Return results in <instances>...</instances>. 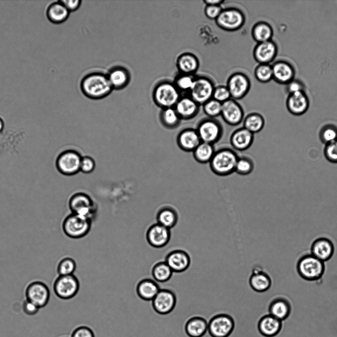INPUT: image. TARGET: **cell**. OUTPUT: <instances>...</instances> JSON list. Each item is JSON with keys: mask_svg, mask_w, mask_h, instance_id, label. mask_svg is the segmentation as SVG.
<instances>
[{"mask_svg": "<svg viewBox=\"0 0 337 337\" xmlns=\"http://www.w3.org/2000/svg\"><path fill=\"white\" fill-rule=\"evenodd\" d=\"M60 1L69 12L76 10L81 3V1L79 0H60Z\"/></svg>", "mask_w": 337, "mask_h": 337, "instance_id": "db71d44e", "label": "cell"}, {"mask_svg": "<svg viewBox=\"0 0 337 337\" xmlns=\"http://www.w3.org/2000/svg\"><path fill=\"white\" fill-rule=\"evenodd\" d=\"M215 86L213 81L205 76H195L190 97L200 106L212 98Z\"/></svg>", "mask_w": 337, "mask_h": 337, "instance_id": "8fae6325", "label": "cell"}, {"mask_svg": "<svg viewBox=\"0 0 337 337\" xmlns=\"http://www.w3.org/2000/svg\"><path fill=\"white\" fill-rule=\"evenodd\" d=\"M215 152L213 145L201 142L193 153L197 162L204 164L210 163Z\"/></svg>", "mask_w": 337, "mask_h": 337, "instance_id": "d590c367", "label": "cell"}, {"mask_svg": "<svg viewBox=\"0 0 337 337\" xmlns=\"http://www.w3.org/2000/svg\"><path fill=\"white\" fill-rule=\"evenodd\" d=\"M107 76L112 88L116 89L125 87L129 79L128 72L122 68H116L113 69Z\"/></svg>", "mask_w": 337, "mask_h": 337, "instance_id": "e575fe53", "label": "cell"}, {"mask_svg": "<svg viewBox=\"0 0 337 337\" xmlns=\"http://www.w3.org/2000/svg\"><path fill=\"white\" fill-rule=\"evenodd\" d=\"M162 124L168 129H174L180 123L181 118L174 108L164 109L160 113Z\"/></svg>", "mask_w": 337, "mask_h": 337, "instance_id": "f35d334b", "label": "cell"}, {"mask_svg": "<svg viewBox=\"0 0 337 337\" xmlns=\"http://www.w3.org/2000/svg\"><path fill=\"white\" fill-rule=\"evenodd\" d=\"M151 301L152 307L156 313L167 315L174 309L176 303V297L171 290L161 289Z\"/></svg>", "mask_w": 337, "mask_h": 337, "instance_id": "9a60e30c", "label": "cell"}, {"mask_svg": "<svg viewBox=\"0 0 337 337\" xmlns=\"http://www.w3.org/2000/svg\"><path fill=\"white\" fill-rule=\"evenodd\" d=\"M286 85V91L288 94L296 92L305 91V86L299 79H294Z\"/></svg>", "mask_w": 337, "mask_h": 337, "instance_id": "f907efd6", "label": "cell"}, {"mask_svg": "<svg viewBox=\"0 0 337 337\" xmlns=\"http://www.w3.org/2000/svg\"><path fill=\"white\" fill-rule=\"evenodd\" d=\"M4 122L3 120L0 117V133L3 130Z\"/></svg>", "mask_w": 337, "mask_h": 337, "instance_id": "9f6ffc18", "label": "cell"}, {"mask_svg": "<svg viewBox=\"0 0 337 337\" xmlns=\"http://www.w3.org/2000/svg\"><path fill=\"white\" fill-rule=\"evenodd\" d=\"M72 213L85 218L92 222L97 217L98 207L87 194L78 192L73 194L68 203Z\"/></svg>", "mask_w": 337, "mask_h": 337, "instance_id": "277c9868", "label": "cell"}, {"mask_svg": "<svg viewBox=\"0 0 337 337\" xmlns=\"http://www.w3.org/2000/svg\"><path fill=\"white\" fill-rule=\"evenodd\" d=\"M292 307L285 298L277 297L273 299L268 307L269 314L282 321L290 315Z\"/></svg>", "mask_w": 337, "mask_h": 337, "instance_id": "f1b7e54d", "label": "cell"}, {"mask_svg": "<svg viewBox=\"0 0 337 337\" xmlns=\"http://www.w3.org/2000/svg\"><path fill=\"white\" fill-rule=\"evenodd\" d=\"M80 289V282L74 274L58 275L55 280L53 289L56 296L62 300H69L74 297Z\"/></svg>", "mask_w": 337, "mask_h": 337, "instance_id": "9c48e42d", "label": "cell"}, {"mask_svg": "<svg viewBox=\"0 0 337 337\" xmlns=\"http://www.w3.org/2000/svg\"><path fill=\"white\" fill-rule=\"evenodd\" d=\"M252 36L257 43L271 40L273 36V29L268 23L259 21L253 27Z\"/></svg>", "mask_w": 337, "mask_h": 337, "instance_id": "d6a6232c", "label": "cell"}, {"mask_svg": "<svg viewBox=\"0 0 337 337\" xmlns=\"http://www.w3.org/2000/svg\"><path fill=\"white\" fill-rule=\"evenodd\" d=\"M253 168V162L250 158L239 157L236 163L235 172L241 175H247L252 172Z\"/></svg>", "mask_w": 337, "mask_h": 337, "instance_id": "f6af8a7d", "label": "cell"}, {"mask_svg": "<svg viewBox=\"0 0 337 337\" xmlns=\"http://www.w3.org/2000/svg\"><path fill=\"white\" fill-rule=\"evenodd\" d=\"M171 237L170 229L156 223L151 225L146 232V239L153 247H164L169 242Z\"/></svg>", "mask_w": 337, "mask_h": 337, "instance_id": "2e32d148", "label": "cell"}, {"mask_svg": "<svg viewBox=\"0 0 337 337\" xmlns=\"http://www.w3.org/2000/svg\"><path fill=\"white\" fill-rule=\"evenodd\" d=\"M297 271L303 279L313 281L320 279L323 275L325 266L324 262L312 254H305L298 260L296 265Z\"/></svg>", "mask_w": 337, "mask_h": 337, "instance_id": "3957f363", "label": "cell"}, {"mask_svg": "<svg viewBox=\"0 0 337 337\" xmlns=\"http://www.w3.org/2000/svg\"><path fill=\"white\" fill-rule=\"evenodd\" d=\"M324 155L330 162L337 163V139L325 145Z\"/></svg>", "mask_w": 337, "mask_h": 337, "instance_id": "bcb514c9", "label": "cell"}, {"mask_svg": "<svg viewBox=\"0 0 337 337\" xmlns=\"http://www.w3.org/2000/svg\"><path fill=\"white\" fill-rule=\"evenodd\" d=\"M221 5H206L204 13L206 16L211 20H215L222 10Z\"/></svg>", "mask_w": 337, "mask_h": 337, "instance_id": "816d5d0a", "label": "cell"}, {"mask_svg": "<svg viewBox=\"0 0 337 337\" xmlns=\"http://www.w3.org/2000/svg\"><path fill=\"white\" fill-rule=\"evenodd\" d=\"M160 289L157 282L150 278L141 280L136 287L138 297L145 301H152Z\"/></svg>", "mask_w": 337, "mask_h": 337, "instance_id": "4dcf8cb0", "label": "cell"}, {"mask_svg": "<svg viewBox=\"0 0 337 337\" xmlns=\"http://www.w3.org/2000/svg\"><path fill=\"white\" fill-rule=\"evenodd\" d=\"M203 106L205 113L210 118H214L221 114L222 103L213 98Z\"/></svg>", "mask_w": 337, "mask_h": 337, "instance_id": "ee69618b", "label": "cell"}, {"mask_svg": "<svg viewBox=\"0 0 337 337\" xmlns=\"http://www.w3.org/2000/svg\"><path fill=\"white\" fill-rule=\"evenodd\" d=\"M196 129L202 142L212 145L220 139L223 131L220 123L210 117L201 120Z\"/></svg>", "mask_w": 337, "mask_h": 337, "instance_id": "7c38bea8", "label": "cell"}, {"mask_svg": "<svg viewBox=\"0 0 337 337\" xmlns=\"http://www.w3.org/2000/svg\"><path fill=\"white\" fill-rule=\"evenodd\" d=\"M203 2L206 5H221L224 2L223 0H204Z\"/></svg>", "mask_w": 337, "mask_h": 337, "instance_id": "11a10c76", "label": "cell"}, {"mask_svg": "<svg viewBox=\"0 0 337 337\" xmlns=\"http://www.w3.org/2000/svg\"><path fill=\"white\" fill-rule=\"evenodd\" d=\"M264 123V117L261 114L252 112L248 114L244 118L243 127L254 134L263 129Z\"/></svg>", "mask_w": 337, "mask_h": 337, "instance_id": "74e56055", "label": "cell"}, {"mask_svg": "<svg viewBox=\"0 0 337 337\" xmlns=\"http://www.w3.org/2000/svg\"><path fill=\"white\" fill-rule=\"evenodd\" d=\"M238 156L233 150L224 148L215 152L210 162L212 171L219 176L229 175L235 172Z\"/></svg>", "mask_w": 337, "mask_h": 337, "instance_id": "7a4b0ae2", "label": "cell"}, {"mask_svg": "<svg viewBox=\"0 0 337 337\" xmlns=\"http://www.w3.org/2000/svg\"><path fill=\"white\" fill-rule=\"evenodd\" d=\"M25 294L26 299L40 308L45 306L49 301L50 291L47 286L40 281H34L27 286Z\"/></svg>", "mask_w": 337, "mask_h": 337, "instance_id": "5bb4252c", "label": "cell"}, {"mask_svg": "<svg viewBox=\"0 0 337 337\" xmlns=\"http://www.w3.org/2000/svg\"><path fill=\"white\" fill-rule=\"evenodd\" d=\"M178 220L177 212L170 207L162 208L156 215L157 223L170 229L176 225Z\"/></svg>", "mask_w": 337, "mask_h": 337, "instance_id": "836d02e7", "label": "cell"}, {"mask_svg": "<svg viewBox=\"0 0 337 337\" xmlns=\"http://www.w3.org/2000/svg\"><path fill=\"white\" fill-rule=\"evenodd\" d=\"M92 222L85 218L71 213L63 220L62 227L64 234L73 239L85 236L90 231Z\"/></svg>", "mask_w": 337, "mask_h": 337, "instance_id": "5b68a950", "label": "cell"}, {"mask_svg": "<svg viewBox=\"0 0 337 337\" xmlns=\"http://www.w3.org/2000/svg\"><path fill=\"white\" fill-rule=\"evenodd\" d=\"M335 248L333 242L326 237H319L315 240L311 246V254L324 262L333 256Z\"/></svg>", "mask_w": 337, "mask_h": 337, "instance_id": "7402d4cb", "label": "cell"}, {"mask_svg": "<svg viewBox=\"0 0 337 337\" xmlns=\"http://www.w3.org/2000/svg\"><path fill=\"white\" fill-rule=\"evenodd\" d=\"M176 141L180 149L187 152H193L201 142L196 129L191 128L181 130Z\"/></svg>", "mask_w": 337, "mask_h": 337, "instance_id": "cb8c5ba5", "label": "cell"}, {"mask_svg": "<svg viewBox=\"0 0 337 337\" xmlns=\"http://www.w3.org/2000/svg\"><path fill=\"white\" fill-rule=\"evenodd\" d=\"M22 308L24 313L28 315H34L37 314L40 309L34 303L26 299L23 301Z\"/></svg>", "mask_w": 337, "mask_h": 337, "instance_id": "f5cc1de1", "label": "cell"}, {"mask_svg": "<svg viewBox=\"0 0 337 337\" xmlns=\"http://www.w3.org/2000/svg\"><path fill=\"white\" fill-rule=\"evenodd\" d=\"M200 105L190 96L181 97L174 107L181 119L195 117L199 111Z\"/></svg>", "mask_w": 337, "mask_h": 337, "instance_id": "484cf974", "label": "cell"}, {"mask_svg": "<svg viewBox=\"0 0 337 337\" xmlns=\"http://www.w3.org/2000/svg\"><path fill=\"white\" fill-rule=\"evenodd\" d=\"M249 281L251 288L258 293L266 292L270 288L272 284L269 275L259 265L253 268Z\"/></svg>", "mask_w": 337, "mask_h": 337, "instance_id": "603a6c76", "label": "cell"}, {"mask_svg": "<svg viewBox=\"0 0 337 337\" xmlns=\"http://www.w3.org/2000/svg\"><path fill=\"white\" fill-rule=\"evenodd\" d=\"M71 337H95V335L90 327L86 325H81L73 331Z\"/></svg>", "mask_w": 337, "mask_h": 337, "instance_id": "c3c4849f", "label": "cell"}, {"mask_svg": "<svg viewBox=\"0 0 337 337\" xmlns=\"http://www.w3.org/2000/svg\"><path fill=\"white\" fill-rule=\"evenodd\" d=\"M151 272L154 280L161 283L168 281L173 273V271L165 261L156 262L153 266Z\"/></svg>", "mask_w": 337, "mask_h": 337, "instance_id": "8d00e7d4", "label": "cell"}, {"mask_svg": "<svg viewBox=\"0 0 337 337\" xmlns=\"http://www.w3.org/2000/svg\"><path fill=\"white\" fill-rule=\"evenodd\" d=\"M226 86L232 99L235 100H241L249 92L251 81L245 74L238 72L229 76Z\"/></svg>", "mask_w": 337, "mask_h": 337, "instance_id": "4fadbf2b", "label": "cell"}, {"mask_svg": "<svg viewBox=\"0 0 337 337\" xmlns=\"http://www.w3.org/2000/svg\"><path fill=\"white\" fill-rule=\"evenodd\" d=\"M70 12L60 0L51 3L47 7L46 16L48 20L53 24H60L65 21Z\"/></svg>", "mask_w": 337, "mask_h": 337, "instance_id": "1f68e13d", "label": "cell"}, {"mask_svg": "<svg viewBox=\"0 0 337 337\" xmlns=\"http://www.w3.org/2000/svg\"><path fill=\"white\" fill-rule=\"evenodd\" d=\"M165 262L173 272L180 273L185 271L189 267L191 259L185 251L175 249L167 255Z\"/></svg>", "mask_w": 337, "mask_h": 337, "instance_id": "ffe728a7", "label": "cell"}, {"mask_svg": "<svg viewBox=\"0 0 337 337\" xmlns=\"http://www.w3.org/2000/svg\"><path fill=\"white\" fill-rule=\"evenodd\" d=\"M282 327V321L269 314L261 317L257 323L259 332L265 337L276 336L281 331Z\"/></svg>", "mask_w": 337, "mask_h": 337, "instance_id": "d4e9b609", "label": "cell"}, {"mask_svg": "<svg viewBox=\"0 0 337 337\" xmlns=\"http://www.w3.org/2000/svg\"><path fill=\"white\" fill-rule=\"evenodd\" d=\"M81 88L84 94L92 99H100L109 94L113 89L107 75L93 73L82 81Z\"/></svg>", "mask_w": 337, "mask_h": 337, "instance_id": "6da1fadb", "label": "cell"}, {"mask_svg": "<svg viewBox=\"0 0 337 337\" xmlns=\"http://www.w3.org/2000/svg\"><path fill=\"white\" fill-rule=\"evenodd\" d=\"M320 141L325 145L337 139V126L333 124L324 125L319 132Z\"/></svg>", "mask_w": 337, "mask_h": 337, "instance_id": "b9f144b4", "label": "cell"}, {"mask_svg": "<svg viewBox=\"0 0 337 337\" xmlns=\"http://www.w3.org/2000/svg\"><path fill=\"white\" fill-rule=\"evenodd\" d=\"M255 78L261 83H267L273 79L272 65L266 64H258L254 71Z\"/></svg>", "mask_w": 337, "mask_h": 337, "instance_id": "ab89813d", "label": "cell"}, {"mask_svg": "<svg viewBox=\"0 0 337 337\" xmlns=\"http://www.w3.org/2000/svg\"><path fill=\"white\" fill-rule=\"evenodd\" d=\"M208 322L204 317L194 315L186 321L184 329L189 337H202L208 332Z\"/></svg>", "mask_w": 337, "mask_h": 337, "instance_id": "4316f807", "label": "cell"}, {"mask_svg": "<svg viewBox=\"0 0 337 337\" xmlns=\"http://www.w3.org/2000/svg\"><path fill=\"white\" fill-rule=\"evenodd\" d=\"M278 53V46L272 40L257 43L253 50V56L258 64H270Z\"/></svg>", "mask_w": 337, "mask_h": 337, "instance_id": "ac0fdd59", "label": "cell"}, {"mask_svg": "<svg viewBox=\"0 0 337 337\" xmlns=\"http://www.w3.org/2000/svg\"><path fill=\"white\" fill-rule=\"evenodd\" d=\"M245 20V15L241 10L235 7H229L223 9L215 21L221 29L232 32L242 28Z\"/></svg>", "mask_w": 337, "mask_h": 337, "instance_id": "ba28073f", "label": "cell"}, {"mask_svg": "<svg viewBox=\"0 0 337 337\" xmlns=\"http://www.w3.org/2000/svg\"><path fill=\"white\" fill-rule=\"evenodd\" d=\"M234 328V320L230 315L219 313L208 322V332L211 337H228Z\"/></svg>", "mask_w": 337, "mask_h": 337, "instance_id": "30bf717a", "label": "cell"}, {"mask_svg": "<svg viewBox=\"0 0 337 337\" xmlns=\"http://www.w3.org/2000/svg\"><path fill=\"white\" fill-rule=\"evenodd\" d=\"M212 98L223 103L231 99L230 92L226 86L219 85L215 87Z\"/></svg>", "mask_w": 337, "mask_h": 337, "instance_id": "7dc6e473", "label": "cell"}, {"mask_svg": "<svg viewBox=\"0 0 337 337\" xmlns=\"http://www.w3.org/2000/svg\"><path fill=\"white\" fill-rule=\"evenodd\" d=\"M77 267L76 261L71 257L62 258L57 266L58 275H69L74 274Z\"/></svg>", "mask_w": 337, "mask_h": 337, "instance_id": "60d3db41", "label": "cell"}, {"mask_svg": "<svg viewBox=\"0 0 337 337\" xmlns=\"http://www.w3.org/2000/svg\"><path fill=\"white\" fill-rule=\"evenodd\" d=\"M220 115L228 124L235 126L239 124L244 118V111L236 100L232 98L222 103Z\"/></svg>", "mask_w": 337, "mask_h": 337, "instance_id": "e0dca14e", "label": "cell"}, {"mask_svg": "<svg viewBox=\"0 0 337 337\" xmlns=\"http://www.w3.org/2000/svg\"><path fill=\"white\" fill-rule=\"evenodd\" d=\"M253 139L254 134L242 127L232 133L230 137V144L235 150L244 151L251 146Z\"/></svg>", "mask_w": 337, "mask_h": 337, "instance_id": "83f0119b", "label": "cell"}, {"mask_svg": "<svg viewBox=\"0 0 337 337\" xmlns=\"http://www.w3.org/2000/svg\"><path fill=\"white\" fill-rule=\"evenodd\" d=\"M309 105V99L305 91L289 94L286 99L288 111L295 115H301L305 113Z\"/></svg>", "mask_w": 337, "mask_h": 337, "instance_id": "44dd1931", "label": "cell"}, {"mask_svg": "<svg viewBox=\"0 0 337 337\" xmlns=\"http://www.w3.org/2000/svg\"><path fill=\"white\" fill-rule=\"evenodd\" d=\"M177 68L180 74L194 75L199 67V61L193 53L184 52L176 60Z\"/></svg>", "mask_w": 337, "mask_h": 337, "instance_id": "f546056e", "label": "cell"}, {"mask_svg": "<svg viewBox=\"0 0 337 337\" xmlns=\"http://www.w3.org/2000/svg\"><path fill=\"white\" fill-rule=\"evenodd\" d=\"M82 156L77 151L67 150L62 151L57 157L55 165L57 170L66 176H72L80 171Z\"/></svg>", "mask_w": 337, "mask_h": 337, "instance_id": "52a82bcc", "label": "cell"}, {"mask_svg": "<svg viewBox=\"0 0 337 337\" xmlns=\"http://www.w3.org/2000/svg\"><path fill=\"white\" fill-rule=\"evenodd\" d=\"M156 104L163 109L174 108L181 98L180 92L173 82L164 81L159 83L154 91Z\"/></svg>", "mask_w": 337, "mask_h": 337, "instance_id": "8992f818", "label": "cell"}, {"mask_svg": "<svg viewBox=\"0 0 337 337\" xmlns=\"http://www.w3.org/2000/svg\"><path fill=\"white\" fill-rule=\"evenodd\" d=\"M271 65L273 79L277 83L287 85L295 78V68L289 62L284 60H279Z\"/></svg>", "mask_w": 337, "mask_h": 337, "instance_id": "d6986e66", "label": "cell"}, {"mask_svg": "<svg viewBox=\"0 0 337 337\" xmlns=\"http://www.w3.org/2000/svg\"><path fill=\"white\" fill-rule=\"evenodd\" d=\"M95 168V162L90 156H82L81 165L80 171L85 174L91 173Z\"/></svg>", "mask_w": 337, "mask_h": 337, "instance_id": "681fc988", "label": "cell"}, {"mask_svg": "<svg viewBox=\"0 0 337 337\" xmlns=\"http://www.w3.org/2000/svg\"><path fill=\"white\" fill-rule=\"evenodd\" d=\"M195 76L194 75L180 74L173 82L180 92H186L192 88Z\"/></svg>", "mask_w": 337, "mask_h": 337, "instance_id": "7bdbcfd3", "label": "cell"}]
</instances>
